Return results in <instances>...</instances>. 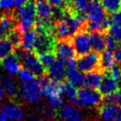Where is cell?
I'll return each instance as SVG.
<instances>
[{
	"mask_svg": "<svg viewBox=\"0 0 121 121\" xmlns=\"http://www.w3.org/2000/svg\"><path fill=\"white\" fill-rule=\"evenodd\" d=\"M82 28H85V22L65 9L63 17L55 22L54 36L57 41L71 40L72 37Z\"/></svg>",
	"mask_w": 121,
	"mask_h": 121,
	"instance_id": "1",
	"label": "cell"
},
{
	"mask_svg": "<svg viewBox=\"0 0 121 121\" xmlns=\"http://www.w3.org/2000/svg\"><path fill=\"white\" fill-rule=\"evenodd\" d=\"M111 24V19L107 16V13L99 1H95L91 4L87 13V21L85 29L89 32H107Z\"/></svg>",
	"mask_w": 121,
	"mask_h": 121,
	"instance_id": "2",
	"label": "cell"
},
{
	"mask_svg": "<svg viewBox=\"0 0 121 121\" xmlns=\"http://www.w3.org/2000/svg\"><path fill=\"white\" fill-rule=\"evenodd\" d=\"M36 11L35 3L29 1L23 6L18 8L16 13L17 18V28L21 33H25L35 27L36 22Z\"/></svg>",
	"mask_w": 121,
	"mask_h": 121,
	"instance_id": "3",
	"label": "cell"
},
{
	"mask_svg": "<svg viewBox=\"0 0 121 121\" xmlns=\"http://www.w3.org/2000/svg\"><path fill=\"white\" fill-rule=\"evenodd\" d=\"M103 95L99 90L88 87H81L78 90V107L99 106L103 103Z\"/></svg>",
	"mask_w": 121,
	"mask_h": 121,
	"instance_id": "4",
	"label": "cell"
},
{
	"mask_svg": "<svg viewBox=\"0 0 121 121\" xmlns=\"http://www.w3.org/2000/svg\"><path fill=\"white\" fill-rule=\"evenodd\" d=\"M76 66L78 70L85 73L92 71L103 70L101 67V54L94 51L81 57H78Z\"/></svg>",
	"mask_w": 121,
	"mask_h": 121,
	"instance_id": "5",
	"label": "cell"
},
{
	"mask_svg": "<svg viewBox=\"0 0 121 121\" xmlns=\"http://www.w3.org/2000/svg\"><path fill=\"white\" fill-rule=\"evenodd\" d=\"M72 43L77 57L86 55L92 50L90 35L85 28H82L72 37Z\"/></svg>",
	"mask_w": 121,
	"mask_h": 121,
	"instance_id": "6",
	"label": "cell"
},
{
	"mask_svg": "<svg viewBox=\"0 0 121 121\" xmlns=\"http://www.w3.org/2000/svg\"><path fill=\"white\" fill-rule=\"evenodd\" d=\"M20 62L23 64L24 67L30 71L35 76L40 77L47 74L46 69L41 64L38 55L34 51H24L22 57L20 58Z\"/></svg>",
	"mask_w": 121,
	"mask_h": 121,
	"instance_id": "7",
	"label": "cell"
},
{
	"mask_svg": "<svg viewBox=\"0 0 121 121\" xmlns=\"http://www.w3.org/2000/svg\"><path fill=\"white\" fill-rule=\"evenodd\" d=\"M21 98L27 104L37 103L42 97V90L37 80L24 81L21 86Z\"/></svg>",
	"mask_w": 121,
	"mask_h": 121,
	"instance_id": "8",
	"label": "cell"
},
{
	"mask_svg": "<svg viewBox=\"0 0 121 121\" xmlns=\"http://www.w3.org/2000/svg\"><path fill=\"white\" fill-rule=\"evenodd\" d=\"M54 53L59 60L63 61L65 64L68 61L74 60L76 57V53L74 51L73 45L71 40L56 41Z\"/></svg>",
	"mask_w": 121,
	"mask_h": 121,
	"instance_id": "9",
	"label": "cell"
},
{
	"mask_svg": "<svg viewBox=\"0 0 121 121\" xmlns=\"http://www.w3.org/2000/svg\"><path fill=\"white\" fill-rule=\"evenodd\" d=\"M93 2L94 0H68L65 9L86 23L87 13Z\"/></svg>",
	"mask_w": 121,
	"mask_h": 121,
	"instance_id": "10",
	"label": "cell"
},
{
	"mask_svg": "<svg viewBox=\"0 0 121 121\" xmlns=\"http://www.w3.org/2000/svg\"><path fill=\"white\" fill-rule=\"evenodd\" d=\"M0 112L6 119L12 121H22L24 118V110L20 104L13 102H6L1 106Z\"/></svg>",
	"mask_w": 121,
	"mask_h": 121,
	"instance_id": "11",
	"label": "cell"
},
{
	"mask_svg": "<svg viewBox=\"0 0 121 121\" xmlns=\"http://www.w3.org/2000/svg\"><path fill=\"white\" fill-rule=\"evenodd\" d=\"M38 34L36 43L35 46L34 52L37 55L46 53V52H54V48L56 44V40L54 36L46 34Z\"/></svg>",
	"mask_w": 121,
	"mask_h": 121,
	"instance_id": "12",
	"label": "cell"
},
{
	"mask_svg": "<svg viewBox=\"0 0 121 121\" xmlns=\"http://www.w3.org/2000/svg\"><path fill=\"white\" fill-rule=\"evenodd\" d=\"M66 66V78L68 81L76 87H81L84 84V75L76 66V59L68 61L65 63Z\"/></svg>",
	"mask_w": 121,
	"mask_h": 121,
	"instance_id": "13",
	"label": "cell"
},
{
	"mask_svg": "<svg viewBox=\"0 0 121 121\" xmlns=\"http://www.w3.org/2000/svg\"><path fill=\"white\" fill-rule=\"evenodd\" d=\"M47 75L51 80L56 81H63L66 79V66L63 61L57 59L47 69Z\"/></svg>",
	"mask_w": 121,
	"mask_h": 121,
	"instance_id": "14",
	"label": "cell"
},
{
	"mask_svg": "<svg viewBox=\"0 0 121 121\" xmlns=\"http://www.w3.org/2000/svg\"><path fill=\"white\" fill-rule=\"evenodd\" d=\"M58 118L62 120H72V121H81L82 115L77 108L73 106L72 104H62L57 111Z\"/></svg>",
	"mask_w": 121,
	"mask_h": 121,
	"instance_id": "15",
	"label": "cell"
},
{
	"mask_svg": "<svg viewBox=\"0 0 121 121\" xmlns=\"http://www.w3.org/2000/svg\"><path fill=\"white\" fill-rule=\"evenodd\" d=\"M98 90L100 91V93L103 95H107L118 92L119 90V85H118V81L112 79L105 72L101 83L98 87Z\"/></svg>",
	"mask_w": 121,
	"mask_h": 121,
	"instance_id": "16",
	"label": "cell"
},
{
	"mask_svg": "<svg viewBox=\"0 0 121 121\" xmlns=\"http://www.w3.org/2000/svg\"><path fill=\"white\" fill-rule=\"evenodd\" d=\"M36 16L40 20H51L53 15V6L48 0H38L35 3ZM54 21V20H53Z\"/></svg>",
	"mask_w": 121,
	"mask_h": 121,
	"instance_id": "17",
	"label": "cell"
},
{
	"mask_svg": "<svg viewBox=\"0 0 121 121\" xmlns=\"http://www.w3.org/2000/svg\"><path fill=\"white\" fill-rule=\"evenodd\" d=\"M2 65L4 66L6 73L10 76H14L18 74L20 70V61L18 58L15 54L13 52L9 56H7L5 58L3 59Z\"/></svg>",
	"mask_w": 121,
	"mask_h": 121,
	"instance_id": "18",
	"label": "cell"
},
{
	"mask_svg": "<svg viewBox=\"0 0 121 121\" xmlns=\"http://www.w3.org/2000/svg\"><path fill=\"white\" fill-rule=\"evenodd\" d=\"M104 70H95L92 72L86 73L84 75V84L85 87L88 88H98L99 85L101 83L103 77L104 75Z\"/></svg>",
	"mask_w": 121,
	"mask_h": 121,
	"instance_id": "19",
	"label": "cell"
},
{
	"mask_svg": "<svg viewBox=\"0 0 121 121\" xmlns=\"http://www.w3.org/2000/svg\"><path fill=\"white\" fill-rule=\"evenodd\" d=\"M107 32H92L90 35L92 48L98 53H103L106 50Z\"/></svg>",
	"mask_w": 121,
	"mask_h": 121,
	"instance_id": "20",
	"label": "cell"
},
{
	"mask_svg": "<svg viewBox=\"0 0 121 121\" xmlns=\"http://www.w3.org/2000/svg\"><path fill=\"white\" fill-rule=\"evenodd\" d=\"M0 85L2 86L4 94L10 97L15 96L18 93V86L10 75H2L0 77Z\"/></svg>",
	"mask_w": 121,
	"mask_h": 121,
	"instance_id": "21",
	"label": "cell"
},
{
	"mask_svg": "<svg viewBox=\"0 0 121 121\" xmlns=\"http://www.w3.org/2000/svg\"><path fill=\"white\" fill-rule=\"evenodd\" d=\"M38 34L35 28L27 31L22 35L21 48L26 51H34L35 46L36 43Z\"/></svg>",
	"mask_w": 121,
	"mask_h": 121,
	"instance_id": "22",
	"label": "cell"
},
{
	"mask_svg": "<svg viewBox=\"0 0 121 121\" xmlns=\"http://www.w3.org/2000/svg\"><path fill=\"white\" fill-rule=\"evenodd\" d=\"M118 110L117 105L104 104L99 108V114L104 121H114L118 117Z\"/></svg>",
	"mask_w": 121,
	"mask_h": 121,
	"instance_id": "23",
	"label": "cell"
},
{
	"mask_svg": "<svg viewBox=\"0 0 121 121\" xmlns=\"http://www.w3.org/2000/svg\"><path fill=\"white\" fill-rule=\"evenodd\" d=\"M62 94L65 95L69 101L73 104L77 105L78 102V90L77 87L70 83L68 81H65L62 82Z\"/></svg>",
	"mask_w": 121,
	"mask_h": 121,
	"instance_id": "24",
	"label": "cell"
},
{
	"mask_svg": "<svg viewBox=\"0 0 121 121\" xmlns=\"http://www.w3.org/2000/svg\"><path fill=\"white\" fill-rule=\"evenodd\" d=\"M114 58V52L105 50V51L101 54V67L102 69L106 72L115 64Z\"/></svg>",
	"mask_w": 121,
	"mask_h": 121,
	"instance_id": "25",
	"label": "cell"
},
{
	"mask_svg": "<svg viewBox=\"0 0 121 121\" xmlns=\"http://www.w3.org/2000/svg\"><path fill=\"white\" fill-rule=\"evenodd\" d=\"M14 47L10 43L7 38H1L0 39V60L5 58L7 56L13 52Z\"/></svg>",
	"mask_w": 121,
	"mask_h": 121,
	"instance_id": "26",
	"label": "cell"
},
{
	"mask_svg": "<svg viewBox=\"0 0 121 121\" xmlns=\"http://www.w3.org/2000/svg\"><path fill=\"white\" fill-rule=\"evenodd\" d=\"M22 35H23V33H21L20 29L15 27L14 29H13L9 34L7 35L6 38L10 41V43L13 44V46L16 49V48L21 47Z\"/></svg>",
	"mask_w": 121,
	"mask_h": 121,
	"instance_id": "27",
	"label": "cell"
},
{
	"mask_svg": "<svg viewBox=\"0 0 121 121\" xmlns=\"http://www.w3.org/2000/svg\"><path fill=\"white\" fill-rule=\"evenodd\" d=\"M102 4L107 13H113L121 8V0H102Z\"/></svg>",
	"mask_w": 121,
	"mask_h": 121,
	"instance_id": "28",
	"label": "cell"
},
{
	"mask_svg": "<svg viewBox=\"0 0 121 121\" xmlns=\"http://www.w3.org/2000/svg\"><path fill=\"white\" fill-rule=\"evenodd\" d=\"M38 57H39V60H40L41 64L43 65L46 70L53 64L55 61L57 60V56L52 51L38 55Z\"/></svg>",
	"mask_w": 121,
	"mask_h": 121,
	"instance_id": "29",
	"label": "cell"
},
{
	"mask_svg": "<svg viewBox=\"0 0 121 121\" xmlns=\"http://www.w3.org/2000/svg\"><path fill=\"white\" fill-rule=\"evenodd\" d=\"M47 103L49 107L53 110L59 109L61 105L63 104V97L61 95H54L47 97Z\"/></svg>",
	"mask_w": 121,
	"mask_h": 121,
	"instance_id": "30",
	"label": "cell"
},
{
	"mask_svg": "<svg viewBox=\"0 0 121 121\" xmlns=\"http://www.w3.org/2000/svg\"><path fill=\"white\" fill-rule=\"evenodd\" d=\"M107 32H108V34L111 35V36L113 37L118 43H121V27L120 26L111 23Z\"/></svg>",
	"mask_w": 121,
	"mask_h": 121,
	"instance_id": "31",
	"label": "cell"
},
{
	"mask_svg": "<svg viewBox=\"0 0 121 121\" xmlns=\"http://www.w3.org/2000/svg\"><path fill=\"white\" fill-rule=\"evenodd\" d=\"M106 73L115 81H118L121 79V65L115 63L109 70L106 71Z\"/></svg>",
	"mask_w": 121,
	"mask_h": 121,
	"instance_id": "32",
	"label": "cell"
},
{
	"mask_svg": "<svg viewBox=\"0 0 121 121\" xmlns=\"http://www.w3.org/2000/svg\"><path fill=\"white\" fill-rule=\"evenodd\" d=\"M119 46H121V43H118L111 35L108 34L107 32V35H106V50H109V51L114 52Z\"/></svg>",
	"mask_w": 121,
	"mask_h": 121,
	"instance_id": "33",
	"label": "cell"
},
{
	"mask_svg": "<svg viewBox=\"0 0 121 121\" xmlns=\"http://www.w3.org/2000/svg\"><path fill=\"white\" fill-rule=\"evenodd\" d=\"M42 113H43L42 117H43L44 121H53L56 118V117H57V113L55 112V110L51 109L49 106L44 107L43 109Z\"/></svg>",
	"mask_w": 121,
	"mask_h": 121,
	"instance_id": "34",
	"label": "cell"
},
{
	"mask_svg": "<svg viewBox=\"0 0 121 121\" xmlns=\"http://www.w3.org/2000/svg\"><path fill=\"white\" fill-rule=\"evenodd\" d=\"M18 75H19V78L21 80L22 82H24V81H32V80H34L35 78V75L31 73L30 71H28L27 68H25V67L20 68V72L18 73Z\"/></svg>",
	"mask_w": 121,
	"mask_h": 121,
	"instance_id": "35",
	"label": "cell"
},
{
	"mask_svg": "<svg viewBox=\"0 0 121 121\" xmlns=\"http://www.w3.org/2000/svg\"><path fill=\"white\" fill-rule=\"evenodd\" d=\"M14 6V0H0V9L4 11V13L13 12Z\"/></svg>",
	"mask_w": 121,
	"mask_h": 121,
	"instance_id": "36",
	"label": "cell"
},
{
	"mask_svg": "<svg viewBox=\"0 0 121 121\" xmlns=\"http://www.w3.org/2000/svg\"><path fill=\"white\" fill-rule=\"evenodd\" d=\"M111 23L118 25L121 27V9H119L118 11L115 12L113 13H111Z\"/></svg>",
	"mask_w": 121,
	"mask_h": 121,
	"instance_id": "37",
	"label": "cell"
},
{
	"mask_svg": "<svg viewBox=\"0 0 121 121\" xmlns=\"http://www.w3.org/2000/svg\"><path fill=\"white\" fill-rule=\"evenodd\" d=\"M53 7H58V8H65L68 3V0H48Z\"/></svg>",
	"mask_w": 121,
	"mask_h": 121,
	"instance_id": "38",
	"label": "cell"
},
{
	"mask_svg": "<svg viewBox=\"0 0 121 121\" xmlns=\"http://www.w3.org/2000/svg\"><path fill=\"white\" fill-rule=\"evenodd\" d=\"M114 58H115V61L118 62V64L121 65V46H119L114 51Z\"/></svg>",
	"mask_w": 121,
	"mask_h": 121,
	"instance_id": "39",
	"label": "cell"
},
{
	"mask_svg": "<svg viewBox=\"0 0 121 121\" xmlns=\"http://www.w3.org/2000/svg\"><path fill=\"white\" fill-rule=\"evenodd\" d=\"M27 121H44L43 118L42 116H40L39 114H32L28 118Z\"/></svg>",
	"mask_w": 121,
	"mask_h": 121,
	"instance_id": "40",
	"label": "cell"
},
{
	"mask_svg": "<svg viewBox=\"0 0 121 121\" xmlns=\"http://www.w3.org/2000/svg\"><path fill=\"white\" fill-rule=\"evenodd\" d=\"M27 2H28V0H14V6L20 8V7L23 6Z\"/></svg>",
	"mask_w": 121,
	"mask_h": 121,
	"instance_id": "41",
	"label": "cell"
},
{
	"mask_svg": "<svg viewBox=\"0 0 121 121\" xmlns=\"http://www.w3.org/2000/svg\"><path fill=\"white\" fill-rule=\"evenodd\" d=\"M4 91L2 86L0 85V102L4 99Z\"/></svg>",
	"mask_w": 121,
	"mask_h": 121,
	"instance_id": "42",
	"label": "cell"
},
{
	"mask_svg": "<svg viewBox=\"0 0 121 121\" xmlns=\"http://www.w3.org/2000/svg\"><path fill=\"white\" fill-rule=\"evenodd\" d=\"M117 97H118V104L121 106V93L117 92Z\"/></svg>",
	"mask_w": 121,
	"mask_h": 121,
	"instance_id": "43",
	"label": "cell"
},
{
	"mask_svg": "<svg viewBox=\"0 0 121 121\" xmlns=\"http://www.w3.org/2000/svg\"><path fill=\"white\" fill-rule=\"evenodd\" d=\"M7 119L5 118H4V116L1 112H0V121H6Z\"/></svg>",
	"mask_w": 121,
	"mask_h": 121,
	"instance_id": "44",
	"label": "cell"
},
{
	"mask_svg": "<svg viewBox=\"0 0 121 121\" xmlns=\"http://www.w3.org/2000/svg\"><path fill=\"white\" fill-rule=\"evenodd\" d=\"M118 117L121 118V106L119 108H118Z\"/></svg>",
	"mask_w": 121,
	"mask_h": 121,
	"instance_id": "45",
	"label": "cell"
},
{
	"mask_svg": "<svg viewBox=\"0 0 121 121\" xmlns=\"http://www.w3.org/2000/svg\"><path fill=\"white\" fill-rule=\"evenodd\" d=\"M1 38H4V36H3V35H2V33H1V31H0V39Z\"/></svg>",
	"mask_w": 121,
	"mask_h": 121,
	"instance_id": "46",
	"label": "cell"
},
{
	"mask_svg": "<svg viewBox=\"0 0 121 121\" xmlns=\"http://www.w3.org/2000/svg\"><path fill=\"white\" fill-rule=\"evenodd\" d=\"M116 121H121V118H117V119H116Z\"/></svg>",
	"mask_w": 121,
	"mask_h": 121,
	"instance_id": "47",
	"label": "cell"
},
{
	"mask_svg": "<svg viewBox=\"0 0 121 121\" xmlns=\"http://www.w3.org/2000/svg\"><path fill=\"white\" fill-rule=\"evenodd\" d=\"M1 65H2V62H1V60H0V66H1Z\"/></svg>",
	"mask_w": 121,
	"mask_h": 121,
	"instance_id": "48",
	"label": "cell"
},
{
	"mask_svg": "<svg viewBox=\"0 0 121 121\" xmlns=\"http://www.w3.org/2000/svg\"><path fill=\"white\" fill-rule=\"evenodd\" d=\"M30 1H33V2H34V1H38V0H30Z\"/></svg>",
	"mask_w": 121,
	"mask_h": 121,
	"instance_id": "49",
	"label": "cell"
},
{
	"mask_svg": "<svg viewBox=\"0 0 121 121\" xmlns=\"http://www.w3.org/2000/svg\"><path fill=\"white\" fill-rule=\"evenodd\" d=\"M95 1H100V0H95Z\"/></svg>",
	"mask_w": 121,
	"mask_h": 121,
	"instance_id": "50",
	"label": "cell"
},
{
	"mask_svg": "<svg viewBox=\"0 0 121 121\" xmlns=\"http://www.w3.org/2000/svg\"><path fill=\"white\" fill-rule=\"evenodd\" d=\"M119 88H120V90H121V87H119Z\"/></svg>",
	"mask_w": 121,
	"mask_h": 121,
	"instance_id": "51",
	"label": "cell"
},
{
	"mask_svg": "<svg viewBox=\"0 0 121 121\" xmlns=\"http://www.w3.org/2000/svg\"><path fill=\"white\" fill-rule=\"evenodd\" d=\"M0 17H1V15H0Z\"/></svg>",
	"mask_w": 121,
	"mask_h": 121,
	"instance_id": "52",
	"label": "cell"
}]
</instances>
